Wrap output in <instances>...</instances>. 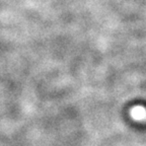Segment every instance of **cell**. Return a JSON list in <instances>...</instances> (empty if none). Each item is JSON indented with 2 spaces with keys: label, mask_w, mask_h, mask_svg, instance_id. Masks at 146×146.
Masks as SVG:
<instances>
[]
</instances>
